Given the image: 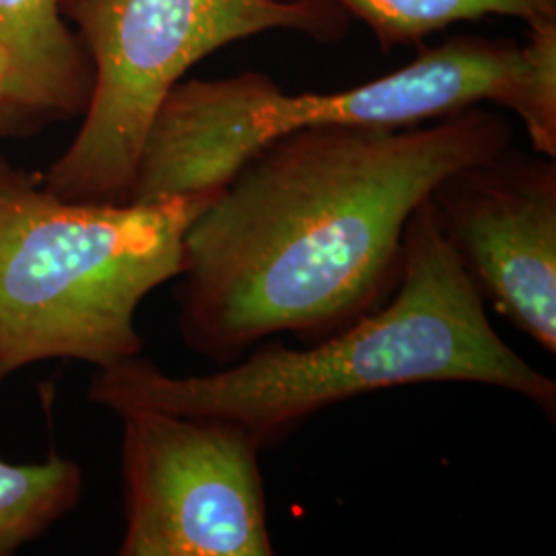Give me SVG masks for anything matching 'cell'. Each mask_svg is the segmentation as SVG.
Returning <instances> with one entry per match:
<instances>
[{
	"mask_svg": "<svg viewBox=\"0 0 556 556\" xmlns=\"http://www.w3.org/2000/svg\"><path fill=\"white\" fill-rule=\"evenodd\" d=\"M511 144L475 105L417 126H319L260 149L184 236L179 334L229 365L277 334L305 344L378 309L408 220L441 179Z\"/></svg>",
	"mask_w": 556,
	"mask_h": 556,
	"instance_id": "6da1fadb",
	"label": "cell"
},
{
	"mask_svg": "<svg viewBox=\"0 0 556 556\" xmlns=\"http://www.w3.org/2000/svg\"><path fill=\"white\" fill-rule=\"evenodd\" d=\"M450 381L507 390L555 418V379L498 337L425 199L406 227L396 289L378 309L305 349L258 344L208 376L176 378L151 361L128 358L98 371L89 400L116 415L225 418L264 450L344 400Z\"/></svg>",
	"mask_w": 556,
	"mask_h": 556,
	"instance_id": "7a4b0ae2",
	"label": "cell"
},
{
	"mask_svg": "<svg viewBox=\"0 0 556 556\" xmlns=\"http://www.w3.org/2000/svg\"><path fill=\"white\" fill-rule=\"evenodd\" d=\"M417 59L337 93L291 96L258 71L179 80L140 153L128 202L217 194L266 144L319 126H417L495 103L523 124L532 149L556 157V25L528 40L454 36Z\"/></svg>",
	"mask_w": 556,
	"mask_h": 556,
	"instance_id": "3957f363",
	"label": "cell"
},
{
	"mask_svg": "<svg viewBox=\"0 0 556 556\" xmlns=\"http://www.w3.org/2000/svg\"><path fill=\"white\" fill-rule=\"evenodd\" d=\"M215 197L62 199L0 157V386L46 358L139 357L140 303L178 278L184 236Z\"/></svg>",
	"mask_w": 556,
	"mask_h": 556,
	"instance_id": "277c9868",
	"label": "cell"
},
{
	"mask_svg": "<svg viewBox=\"0 0 556 556\" xmlns=\"http://www.w3.org/2000/svg\"><path fill=\"white\" fill-rule=\"evenodd\" d=\"M93 68L83 124L43 186L62 199L128 202L140 153L169 91L202 59L268 31L342 40L330 0H62Z\"/></svg>",
	"mask_w": 556,
	"mask_h": 556,
	"instance_id": "5b68a950",
	"label": "cell"
},
{
	"mask_svg": "<svg viewBox=\"0 0 556 556\" xmlns=\"http://www.w3.org/2000/svg\"><path fill=\"white\" fill-rule=\"evenodd\" d=\"M122 556H270L256 439L231 420L161 410L118 415Z\"/></svg>",
	"mask_w": 556,
	"mask_h": 556,
	"instance_id": "8992f818",
	"label": "cell"
},
{
	"mask_svg": "<svg viewBox=\"0 0 556 556\" xmlns=\"http://www.w3.org/2000/svg\"><path fill=\"white\" fill-rule=\"evenodd\" d=\"M480 298L556 353V161L516 151L445 176L427 197Z\"/></svg>",
	"mask_w": 556,
	"mask_h": 556,
	"instance_id": "52a82bcc",
	"label": "cell"
},
{
	"mask_svg": "<svg viewBox=\"0 0 556 556\" xmlns=\"http://www.w3.org/2000/svg\"><path fill=\"white\" fill-rule=\"evenodd\" d=\"M0 46L46 126L83 116L93 68L62 0H0Z\"/></svg>",
	"mask_w": 556,
	"mask_h": 556,
	"instance_id": "ba28073f",
	"label": "cell"
},
{
	"mask_svg": "<svg viewBox=\"0 0 556 556\" xmlns=\"http://www.w3.org/2000/svg\"><path fill=\"white\" fill-rule=\"evenodd\" d=\"M369 27L383 54L420 48L457 23L507 17L528 29L556 25V0H330Z\"/></svg>",
	"mask_w": 556,
	"mask_h": 556,
	"instance_id": "9c48e42d",
	"label": "cell"
},
{
	"mask_svg": "<svg viewBox=\"0 0 556 556\" xmlns=\"http://www.w3.org/2000/svg\"><path fill=\"white\" fill-rule=\"evenodd\" d=\"M83 470L52 454L41 464H11L0 457V556L46 534L83 497Z\"/></svg>",
	"mask_w": 556,
	"mask_h": 556,
	"instance_id": "30bf717a",
	"label": "cell"
},
{
	"mask_svg": "<svg viewBox=\"0 0 556 556\" xmlns=\"http://www.w3.org/2000/svg\"><path fill=\"white\" fill-rule=\"evenodd\" d=\"M43 128L46 124L27 96L13 60L0 46V139H25Z\"/></svg>",
	"mask_w": 556,
	"mask_h": 556,
	"instance_id": "8fae6325",
	"label": "cell"
}]
</instances>
